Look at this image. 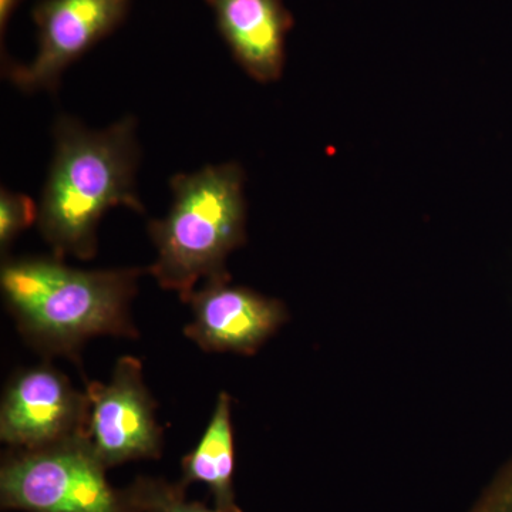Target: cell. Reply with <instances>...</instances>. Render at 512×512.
<instances>
[{
    "mask_svg": "<svg viewBox=\"0 0 512 512\" xmlns=\"http://www.w3.org/2000/svg\"><path fill=\"white\" fill-rule=\"evenodd\" d=\"M22 0H0V35L5 36L8 23L13 12L18 8Z\"/></svg>",
    "mask_w": 512,
    "mask_h": 512,
    "instance_id": "obj_14",
    "label": "cell"
},
{
    "mask_svg": "<svg viewBox=\"0 0 512 512\" xmlns=\"http://www.w3.org/2000/svg\"><path fill=\"white\" fill-rule=\"evenodd\" d=\"M90 400L49 366L10 379L0 406V439L13 450H40L86 436Z\"/></svg>",
    "mask_w": 512,
    "mask_h": 512,
    "instance_id": "obj_7",
    "label": "cell"
},
{
    "mask_svg": "<svg viewBox=\"0 0 512 512\" xmlns=\"http://www.w3.org/2000/svg\"><path fill=\"white\" fill-rule=\"evenodd\" d=\"M192 320L187 338L205 352H255L285 319V309L242 286L231 285L229 275L205 281L188 302Z\"/></svg>",
    "mask_w": 512,
    "mask_h": 512,
    "instance_id": "obj_8",
    "label": "cell"
},
{
    "mask_svg": "<svg viewBox=\"0 0 512 512\" xmlns=\"http://www.w3.org/2000/svg\"><path fill=\"white\" fill-rule=\"evenodd\" d=\"M470 512H512V457L498 470Z\"/></svg>",
    "mask_w": 512,
    "mask_h": 512,
    "instance_id": "obj_13",
    "label": "cell"
},
{
    "mask_svg": "<svg viewBox=\"0 0 512 512\" xmlns=\"http://www.w3.org/2000/svg\"><path fill=\"white\" fill-rule=\"evenodd\" d=\"M136 128L133 117L99 131L70 117L57 120L55 153L37 217L56 258H93L97 228L111 208L144 212L136 191Z\"/></svg>",
    "mask_w": 512,
    "mask_h": 512,
    "instance_id": "obj_1",
    "label": "cell"
},
{
    "mask_svg": "<svg viewBox=\"0 0 512 512\" xmlns=\"http://www.w3.org/2000/svg\"><path fill=\"white\" fill-rule=\"evenodd\" d=\"M244 180L237 163L207 165L171 180L170 211L148 227L157 248L150 274L165 291L188 302L201 279L229 275L228 255L245 241Z\"/></svg>",
    "mask_w": 512,
    "mask_h": 512,
    "instance_id": "obj_3",
    "label": "cell"
},
{
    "mask_svg": "<svg viewBox=\"0 0 512 512\" xmlns=\"http://www.w3.org/2000/svg\"><path fill=\"white\" fill-rule=\"evenodd\" d=\"M39 205L22 192H0V249L6 251L30 225L37 222Z\"/></svg>",
    "mask_w": 512,
    "mask_h": 512,
    "instance_id": "obj_12",
    "label": "cell"
},
{
    "mask_svg": "<svg viewBox=\"0 0 512 512\" xmlns=\"http://www.w3.org/2000/svg\"><path fill=\"white\" fill-rule=\"evenodd\" d=\"M131 0H42L33 9L39 49L28 64L8 66L23 92L55 90L64 70L126 19Z\"/></svg>",
    "mask_w": 512,
    "mask_h": 512,
    "instance_id": "obj_6",
    "label": "cell"
},
{
    "mask_svg": "<svg viewBox=\"0 0 512 512\" xmlns=\"http://www.w3.org/2000/svg\"><path fill=\"white\" fill-rule=\"evenodd\" d=\"M89 437L13 450L0 466V505L23 512H134L111 487Z\"/></svg>",
    "mask_w": 512,
    "mask_h": 512,
    "instance_id": "obj_4",
    "label": "cell"
},
{
    "mask_svg": "<svg viewBox=\"0 0 512 512\" xmlns=\"http://www.w3.org/2000/svg\"><path fill=\"white\" fill-rule=\"evenodd\" d=\"M231 403L227 393H220L201 440L183 458L180 484L185 488L194 483L205 484L218 511L242 512L234 488L235 444Z\"/></svg>",
    "mask_w": 512,
    "mask_h": 512,
    "instance_id": "obj_10",
    "label": "cell"
},
{
    "mask_svg": "<svg viewBox=\"0 0 512 512\" xmlns=\"http://www.w3.org/2000/svg\"><path fill=\"white\" fill-rule=\"evenodd\" d=\"M140 275V269L83 271L59 258L8 259L0 288L22 335L66 355L94 336L136 338L131 301Z\"/></svg>",
    "mask_w": 512,
    "mask_h": 512,
    "instance_id": "obj_2",
    "label": "cell"
},
{
    "mask_svg": "<svg viewBox=\"0 0 512 512\" xmlns=\"http://www.w3.org/2000/svg\"><path fill=\"white\" fill-rule=\"evenodd\" d=\"M86 393L90 400L87 437L104 466L113 468L161 456L163 430L157 423L156 403L144 383L140 360L121 357L110 382L90 383Z\"/></svg>",
    "mask_w": 512,
    "mask_h": 512,
    "instance_id": "obj_5",
    "label": "cell"
},
{
    "mask_svg": "<svg viewBox=\"0 0 512 512\" xmlns=\"http://www.w3.org/2000/svg\"><path fill=\"white\" fill-rule=\"evenodd\" d=\"M185 490L180 483L141 476L121 491L134 512H221L188 500Z\"/></svg>",
    "mask_w": 512,
    "mask_h": 512,
    "instance_id": "obj_11",
    "label": "cell"
},
{
    "mask_svg": "<svg viewBox=\"0 0 512 512\" xmlns=\"http://www.w3.org/2000/svg\"><path fill=\"white\" fill-rule=\"evenodd\" d=\"M239 66L261 83L284 72L293 18L284 0H205Z\"/></svg>",
    "mask_w": 512,
    "mask_h": 512,
    "instance_id": "obj_9",
    "label": "cell"
}]
</instances>
